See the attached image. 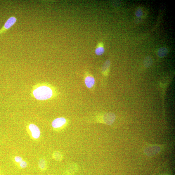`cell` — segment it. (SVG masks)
Instances as JSON below:
<instances>
[{"mask_svg": "<svg viewBox=\"0 0 175 175\" xmlns=\"http://www.w3.org/2000/svg\"><path fill=\"white\" fill-rule=\"evenodd\" d=\"M49 175H51V174H49Z\"/></svg>", "mask_w": 175, "mask_h": 175, "instance_id": "obj_17", "label": "cell"}, {"mask_svg": "<svg viewBox=\"0 0 175 175\" xmlns=\"http://www.w3.org/2000/svg\"><path fill=\"white\" fill-rule=\"evenodd\" d=\"M168 53V49L165 47H162L160 48L157 52V55L161 58H164L167 56Z\"/></svg>", "mask_w": 175, "mask_h": 175, "instance_id": "obj_9", "label": "cell"}, {"mask_svg": "<svg viewBox=\"0 0 175 175\" xmlns=\"http://www.w3.org/2000/svg\"><path fill=\"white\" fill-rule=\"evenodd\" d=\"M78 166L77 164L74 163L70 165L68 167L67 173L69 175L75 174L78 170Z\"/></svg>", "mask_w": 175, "mask_h": 175, "instance_id": "obj_7", "label": "cell"}, {"mask_svg": "<svg viewBox=\"0 0 175 175\" xmlns=\"http://www.w3.org/2000/svg\"><path fill=\"white\" fill-rule=\"evenodd\" d=\"M68 121L66 118L60 117L55 119L52 123L53 129L57 131L64 129L67 125Z\"/></svg>", "mask_w": 175, "mask_h": 175, "instance_id": "obj_2", "label": "cell"}, {"mask_svg": "<svg viewBox=\"0 0 175 175\" xmlns=\"http://www.w3.org/2000/svg\"><path fill=\"white\" fill-rule=\"evenodd\" d=\"M153 63V59L150 56H147L144 59V64L145 67H149L152 65Z\"/></svg>", "mask_w": 175, "mask_h": 175, "instance_id": "obj_13", "label": "cell"}, {"mask_svg": "<svg viewBox=\"0 0 175 175\" xmlns=\"http://www.w3.org/2000/svg\"><path fill=\"white\" fill-rule=\"evenodd\" d=\"M110 62L109 60L106 61L104 64L102 68V72L103 74L106 75L108 73L110 67Z\"/></svg>", "mask_w": 175, "mask_h": 175, "instance_id": "obj_11", "label": "cell"}, {"mask_svg": "<svg viewBox=\"0 0 175 175\" xmlns=\"http://www.w3.org/2000/svg\"><path fill=\"white\" fill-rule=\"evenodd\" d=\"M14 160L16 162L19 163V164L23 161L22 157L19 156L15 157L14 158Z\"/></svg>", "mask_w": 175, "mask_h": 175, "instance_id": "obj_16", "label": "cell"}, {"mask_svg": "<svg viewBox=\"0 0 175 175\" xmlns=\"http://www.w3.org/2000/svg\"><path fill=\"white\" fill-rule=\"evenodd\" d=\"M17 21V18L16 17L14 16H11L5 22L4 25L0 30V36L15 25Z\"/></svg>", "mask_w": 175, "mask_h": 175, "instance_id": "obj_3", "label": "cell"}, {"mask_svg": "<svg viewBox=\"0 0 175 175\" xmlns=\"http://www.w3.org/2000/svg\"><path fill=\"white\" fill-rule=\"evenodd\" d=\"M115 114L112 112H109L101 117V122L103 123L108 125H111L113 123L115 119Z\"/></svg>", "mask_w": 175, "mask_h": 175, "instance_id": "obj_5", "label": "cell"}, {"mask_svg": "<svg viewBox=\"0 0 175 175\" xmlns=\"http://www.w3.org/2000/svg\"><path fill=\"white\" fill-rule=\"evenodd\" d=\"M52 157L56 161H61L63 158V155L59 151H56L53 153Z\"/></svg>", "mask_w": 175, "mask_h": 175, "instance_id": "obj_12", "label": "cell"}, {"mask_svg": "<svg viewBox=\"0 0 175 175\" xmlns=\"http://www.w3.org/2000/svg\"><path fill=\"white\" fill-rule=\"evenodd\" d=\"M38 167L40 169L43 171L46 170L47 165L46 160L43 158H41L39 160L38 163Z\"/></svg>", "mask_w": 175, "mask_h": 175, "instance_id": "obj_10", "label": "cell"}, {"mask_svg": "<svg viewBox=\"0 0 175 175\" xmlns=\"http://www.w3.org/2000/svg\"><path fill=\"white\" fill-rule=\"evenodd\" d=\"M135 15L136 16L139 17L143 15V12L141 8H138V9L136 11Z\"/></svg>", "mask_w": 175, "mask_h": 175, "instance_id": "obj_15", "label": "cell"}, {"mask_svg": "<svg viewBox=\"0 0 175 175\" xmlns=\"http://www.w3.org/2000/svg\"><path fill=\"white\" fill-rule=\"evenodd\" d=\"M85 84L89 89L93 88L95 84V80L93 77L91 75H88L85 78Z\"/></svg>", "mask_w": 175, "mask_h": 175, "instance_id": "obj_6", "label": "cell"}, {"mask_svg": "<svg viewBox=\"0 0 175 175\" xmlns=\"http://www.w3.org/2000/svg\"><path fill=\"white\" fill-rule=\"evenodd\" d=\"M105 52V49L103 43L100 42L98 44L95 50V53L98 56H102Z\"/></svg>", "mask_w": 175, "mask_h": 175, "instance_id": "obj_8", "label": "cell"}, {"mask_svg": "<svg viewBox=\"0 0 175 175\" xmlns=\"http://www.w3.org/2000/svg\"><path fill=\"white\" fill-rule=\"evenodd\" d=\"M27 128L32 138L37 139L40 138L41 135L40 130L36 125L34 124H30L27 127Z\"/></svg>", "mask_w": 175, "mask_h": 175, "instance_id": "obj_4", "label": "cell"}, {"mask_svg": "<svg viewBox=\"0 0 175 175\" xmlns=\"http://www.w3.org/2000/svg\"><path fill=\"white\" fill-rule=\"evenodd\" d=\"M0 175H1V174H0Z\"/></svg>", "mask_w": 175, "mask_h": 175, "instance_id": "obj_18", "label": "cell"}, {"mask_svg": "<svg viewBox=\"0 0 175 175\" xmlns=\"http://www.w3.org/2000/svg\"><path fill=\"white\" fill-rule=\"evenodd\" d=\"M56 92L54 87L46 83H38L34 86L32 91V96L39 101L51 99L56 95Z\"/></svg>", "mask_w": 175, "mask_h": 175, "instance_id": "obj_1", "label": "cell"}, {"mask_svg": "<svg viewBox=\"0 0 175 175\" xmlns=\"http://www.w3.org/2000/svg\"><path fill=\"white\" fill-rule=\"evenodd\" d=\"M19 166L20 168H25L27 167V163L25 161H22L19 163Z\"/></svg>", "mask_w": 175, "mask_h": 175, "instance_id": "obj_14", "label": "cell"}]
</instances>
